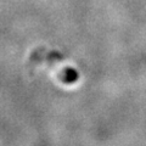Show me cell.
<instances>
[{
	"instance_id": "1",
	"label": "cell",
	"mask_w": 146,
	"mask_h": 146,
	"mask_svg": "<svg viewBox=\"0 0 146 146\" xmlns=\"http://www.w3.org/2000/svg\"><path fill=\"white\" fill-rule=\"evenodd\" d=\"M78 78H79V73L72 67L65 68V70L62 71V73H61V80L63 82V83H66V84L76 83V82L78 80Z\"/></svg>"
}]
</instances>
